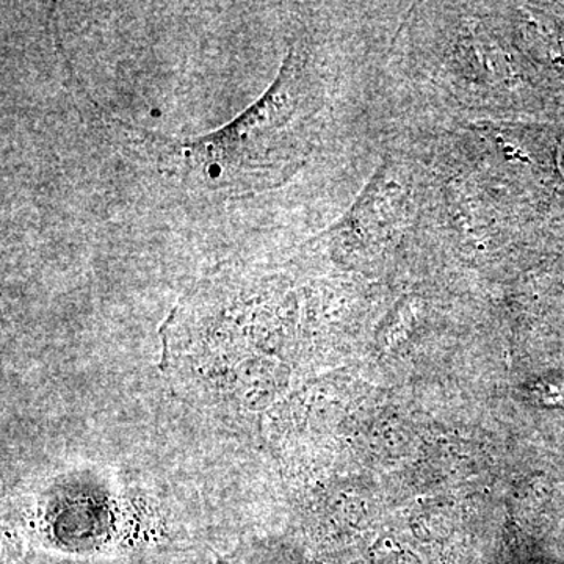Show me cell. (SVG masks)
I'll list each match as a JSON object with an SVG mask.
<instances>
[{"instance_id": "3", "label": "cell", "mask_w": 564, "mask_h": 564, "mask_svg": "<svg viewBox=\"0 0 564 564\" xmlns=\"http://www.w3.org/2000/svg\"><path fill=\"white\" fill-rule=\"evenodd\" d=\"M215 564H228V562H226V560L218 558L217 563H215Z\"/></svg>"}, {"instance_id": "2", "label": "cell", "mask_w": 564, "mask_h": 564, "mask_svg": "<svg viewBox=\"0 0 564 564\" xmlns=\"http://www.w3.org/2000/svg\"><path fill=\"white\" fill-rule=\"evenodd\" d=\"M14 564H87V562H84L82 558H76V556L55 554V552L33 549V551L22 556V558L18 560Z\"/></svg>"}, {"instance_id": "1", "label": "cell", "mask_w": 564, "mask_h": 564, "mask_svg": "<svg viewBox=\"0 0 564 564\" xmlns=\"http://www.w3.org/2000/svg\"><path fill=\"white\" fill-rule=\"evenodd\" d=\"M322 85L310 54L291 46L280 74L258 101L231 122L193 139H172L98 110L120 143L166 180L210 195L247 196L291 176L310 152L311 121Z\"/></svg>"}]
</instances>
